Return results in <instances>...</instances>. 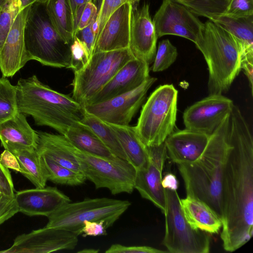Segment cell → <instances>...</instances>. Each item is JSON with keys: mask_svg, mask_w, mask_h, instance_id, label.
<instances>
[{"mask_svg": "<svg viewBox=\"0 0 253 253\" xmlns=\"http://www.w3.org/2000/svg\"><path fill=\"white\" fill-rule=\"evenodd\" d=\"M71 60L68 68L74 72L83 68L88 63L91 57L85 44L74 37V40L71 45Z\"/></svg>", "mask_w": 253, "mask_h": 253, "instance_id": "37", "label": "cell"}, {"mask_svg": "<svg viewBox=\"0 0 253 253\" xmlns=\"http://www.w3.org/2000/svg\"><path fill=\"white\" fill-rule=\"evenodd\" d=\"M18 212L15 195L6 194L0 190V225Z\"/></svg>", "mask_w": 253, "mask_h": 253, "instance_id": "39", "label": "cell"}, {"mask_svg": "<svg viewBox=\"0 0 253 253\" xmlns=\"http://www.w3.org/2000/svg\"><path fill=\"white\" fill-rule=\"evenodd\" d=\"M162 184L165 189L177 190L178 187V181L176 176L170 172L167 173L162 177Z\"/></svg>", "mask_w": 253, "mask_h": 253, "instance_id": "47", "label": "cell"}, {"mask_svg": "<svg viewBox=\"0 0 253 253\" xmlns=\"http://www.w3.org/2000/svg\"><path fill=\"white\" fill-rule=\"evenodd\" d=\"M229 139L222 177L220 237L224 249L233 252L253 234V138L235 105L230 114Z\"/></svg>", "mask_w": 253, "mask_h": 253, "instance_id": "1", "label": "cell"}, {"mask_svg": "<svg viewBox=\"0 0 253 253\" xmlns=\"http://www.w3.org/2000/svg\"><path fill=\"white\" fill-rule=\"evenodd\" d=\"M166 190L165 233L163 245L172 253H208L210 237L192 227L186 220L176 190Z\"/></svg>", "mask_w": 253, "mask_h": 253, "instance_id": "9", "label": "cell"}, {"mask_svg": "<svg viewBox=\"0 0 253 253\" xmlns=\"http://www.w3.org/2000/svg\"><path fill=\"white\" fill-rule=\"evenodd\" d=\"M21 3V9L29 6L34 3L40 2L45 3L46 0H20Z\"/></svg>", "mask_w": 253, "mask_h": 253, "instance_id": "48", "label": "cell"}, {"mask_svg": "<svg viewBox=\"0 0 253 253\" xmlns=\"http://www.w3.org/2000/svg\"><path fill=\"white\" fill-rule=\"evenodd\" d=\"M109 125L116 132L127 162L136 170L145 167L149 160L147 146L140 138L135 127Z\"/></svg>", "mask_w": 253, "mask_h": 253, "instance_id": "26", "label": "cell"}, {"mask_svg": "<svg viewBox=\"0 0 253 253\" xmlns=\"http://www.w3.org/2000/svg\"><path fill=\"white\" fill-rule=\"evenodd\" d=\"M21 10L20 0H5L0 10V50L16 17Z\"/></svg>", "mask_w": 253, "mask_h": 253, "instance_id": "33", "label": "cell"}, {"mask_svg": "<svg viewBox=\"0 0 253 253\" xmlns=\"http://www.w3.org/2000/svg\"><path fill=\"white\" fill-rule=\"evenodd\" d=\"M81 122L89 126L113 154L127 161L116 132L109 124L89 113L84 109Z\"/></svg>", "mask_w": 253, "mask_h": 253, "instance_id": "30", "label": "cell"}, {"mask_svg": "<svg viewBox=\"0 0 253 253\" xmlns=\"http://www.w3.org/2000/svg\"><path fill=\"white\" fill-rule=\"evenodd\" d=\"M149 65L135 58L129 60L86 105L102 102L135 89L150 77Z\"/></svg>", "mask_w": 253, "mask_h": 253, "instance_id": "17", "label": "cell"}, {"mask_svg": "<svg viewBox=\"0 0 253 253\" xmlns=\"http://www.w3.org/2000/svg\"><path fill=\"white\" fill-rule=\"evenodd\" d=\"M149 160L147 165L136 170L134 189L141 196L152 202L164 213L166 190L162 184V172L168 157L165 143L147 146Z\"/></svg>", "mask_w": 253, "mask_h": 253, "instance_id": "14", "label": "cell"}, {"mask_svg": "<svg viewBox=\"0 0 253 253\" xmlns=\"http://www.w3.org/2000/svg\"><path fill=\"white\" fill-rule=\"evenodd\" d=\"M94 20L87 26L77 31L75 34V37L85 44L91 56L93 52L96 39V34L93 28Z\"/></svg>", "mask_w": 253, "mask_h": 253, "instance_id": "42", "label": "cell"}, {"mask_svg": "<svg viewBox=\"0 0 253 253\" xmlns=\"http://www.w3.org/2000/svg\"><path fill=\"white\" fill-rule=\"evenodd\" d=\"M15 198L21 212L28 216L47 217L71 202L70 198L55 187L47 186L16 192Z\"/></svg>", "mask_w": 253, "mask_h": 253, "instance_id": "19", "label": "cell"}, {"mask_svg": "<svg viewBox=\"0 0 253 253\" xmlns=\"http://www.w3.org/2000/svg\"><path fill=\"white\" fill-rule=\"evenodd\" d=\"M30 6L18 14L0 50V70L2 77H12L29 61L24 28Z\"/></svg>", "mask_w": 253, "mask_h": 253, "instance_id": "18", "label": "cell"}, {"mask_svg": "<svg viewBox=\"0 0 253 253\" xmlns=\"http://www.w3.org/2000/svg\"><path fill=\"white\" fill-rule=\"evenodd\" d=\"M230 114L210 135L207 146L197 160L177 165L187 196L204 201L221 219L222 177L230 147Z\"/></svg>", "mask_w": 253, "mask_h": 253, "instance_id": "2", "label": "cell"}, {"mask_svg": "<svg viewBox=\"0 0 253 253\" xmlns=\"http://www.w3.org/2000/svg\"><path fill=\"white\" fill-rule=\"evenodd\" d=\"M16 158L21 169V173L37 188H43L47 179L44 174L40 156L36 149L17 144H8L3 147Z\"/></svg>", "mask_w": 253, "mask_h": 253, "instance_id": "27", "label": "cell"}, {"mask_svg": "<svg viewBox=\"0 0 253 253\" xmlns=\"http://www.w3.org/2000/svg\"><path fill=\"white\" fill-rule=\"evenodd\" d=\"M93 0H69L75 22V30L84 6L87 2Z\"/></svg>", "mask_w": 253, "mask_h": 253, "instance_id": "46", "label": "cell"}, {"mask_svg": "<svg viewBox=\"0 0 253 253\" xmlns=\"http://www.w3.org/2000/svg\"><path fill=\"white\" fill-rule=\"evenodd\" d=\"M24 41L28 60L55 68H68L71 45L57 33L47 13L45 3L30 6L24 28Z\"/></svg>", "mask_w": 253, "mask_h": 253, "instance_id": "5", "label": "cell"}, {"mask_svg": "<svg viewBox=\"0 0 253 253\" xmlns=\"http://www.w3.org/2000/svg\"><path fill=\"white\" fill-rule=\"evenodd\" d=\"M132 10L127 2L114 11L96 39L93 53L129 48Z\"/></svg>", "mask_w": 253, "mask_h": 253, "instance_id": "20", "label": "cell"}, {"mask_svg": "<svg viewBox=\"0 0 253 253\" xmlns=\"http://www.w3.org/2000/svg\"><path fill=\"white\" fill-rule=\"evenodd\" d=\"M0 163L5 168L21 173V169L15 156L5 149L0 155Z\"/></svg>", "mask_w": 253, "mask_h": 253, "instance_id": "45", "label": "cell"}, {"mask_svg": "<svg viewBox=\"0 0 253 253\" xmlns=\"http://www.w3.org/2000/svg\"><path fill=\"white\" fill-rule=\"evenodd\" d=\"M37 132L39 138L36 150L39 153L47 156L61 166L82 173L73 145L63 135Z\"/></svg>", "mask_w": 253, "mask_h": 253, "instance_id": "22", "label": "cell"}, {"mask_svg": "<svg viewBox=\"0 0 253 253\" xmlns=\"http://www.w3.org/2000/svg\"><path fill=\"white\" fill-rule=\"evenodd\" d=\"M177 55L176 47L168 39L160 41L154 57L152 71L158 72L167 69L175 62Z\"/></svg>", "mask_w": 253, "mask_h": 253, "instance_id": "34", "label": "cell"}, {"mask_svg": "<svg viewBox=\"0 0 253 253\" xmlns=\"http://www.w3.org/2000/svg\"><path fill=\"white\" fill-rule=\"evenodd\" d=\"M38 138L37 131L30 126L25 115L19 111L0 125V140L3 147L17 144L36 149Z\"/></svg>", "mask_w": 253, "mask_h": 253, "instance_id": "24", "label": "cell"}, {"mask_svg": "<svg viewBox=\"0 0 253 253\" xmlns=\"http://www.w3.org/2000/svg\"><path fill=\"white\" fill-rule=\"evenodd\" d=\"M5 0H0V10L3 6Z\"/></svg>", "mask_w": 253, "mask_h": 253, "instance_id": "50", "label": "cell"}, {"mask_svg": "<svg viewBox=\"0 0 253 253\" xmlns=\"http://www.w3.org/2000/svg\"><path fill=\"white\" fill-rule=\"evenodd\" d=\"M135 58L129 48L93 53L87 64L74 73L72 97L83 106L128 61Z\"/></svg>", "mask_w": 253, "mask_h": 253, "instance_id": "8", "label": "cell"}, {"mask_svg": "<svg viewBox=\"0 0 253 253\" xmlns=\"http://www.w3.org/2000/svg\"><path fill=\"white\" fill-rule=\"evenodd\" d=\"M234 104L222 94H210L187 108L183 114L185 128L211 135Z\"/></svg>", "mask_w": 253, "mask_h": 253, "instance_id": "15", "label": "cell"}, {"mask_svg": "<svg viewBox=\"0 0 253 253\" xmlns=\"http://www.w3.org/2000/svg\"><path fill=\"white\" fill-rule=\"evenodd\" d=\"M184 5L196 15L206 17L222 13L225 9L224 0H175Z\"/></svg>", "mask_w": 253, "mask_h": 253, "instance_id": "35", "label": "cell"}, {"mask_svg": "<svg viewBox=\"0 0 253 253\" xmlns=\"http://www.w3.org/2000/svg\"><path fill=\"white\" fill-rule=\"evenodd\" d=\"M206 18L230 32L247 49L253 51V15L235 17L217 13L208 15Z\"/></svg>", "mask_w": 253, "mask_h": 253, "instance_id": "29", "label": "cell"}, {"mask_svg": "<svg viewBox=\"0 0 253 253\" xmlns=\"http://www.w3.org/2000/svg\"><path fill=\"white\" fill-rule=\"evenodd\" d=\"M156 80V78L150 77L132 90L83 107L86 111L108 124L128 126L144 102L148 90Z\"/></svg>", "mask_w": 253, "mask_h": 253, "instance_id": "12", "label": "cell"}, {"mask_svg": "<svg viewBox=\"0 0 253 253\" xmlns=\"http://www.w3.org/2000/svg\"><path fill=\"white\" fill-rule=\"evenodd\" d=\"M196 46L208 65L210 94L227 92L241 70V57L253 54L232 34L209 20L204 23L202 37Z\"/></svg>", "mask_w": 253, "mask_h": 253, "instance_id": "4", "label": "cell"}, {"mask_svg": "<svg viewBox=\"0 0 253 253\" xmlns=\"http://www.w3.org/2000/svg\"><path fill=\"white\" fill-rule=\"evenodd\" d=\"M225 9L222 13L235 17L253 15V0H224Z\"/></svg>", "mask_w": 253, "mask_h": 253, "instance_id": "38", "label": "cell"}, {"mask_svg": "<svg viewBox=\"0 0 253 253\" xmlns=\"http://www.w3.org/2000/svg\"><path fill=\"white\" fill-rule=\"evenodd\" d=\"M17 90L6 77L0 78V125L17 112Z\"/></svg>", "mask_w": 253, "mask_h": 253, "instance_id": "32", "label": "cell"}, {"mask_svg": "<svg viewBox=\"0 0 253 253\" xmlns=\"http://www.w3.org/2000/svg\"><path fill=\"white\" fill-rule=\"evenodd\" d=\"M63 135L76 147L91 155L111 160L120 158L112 153L89 126L81 122L69 127Z\"/></svg>", "mask_w": 253, "mask_h": 253, "instance_id": "25", "label": "cell"}, {"mask_svg": "<svg viewBox=\"0 0 253 253\" xmlns=\"http://www.w3.org/2000/svg\"><path fill=\"white\" fill-rule=\"evenodd\" d=\"M45 5L57 33L71 45L75 37V22L69 0H46Z\"/></svg>", "mask_w": 253, "mask_h": 253, "instance_id": "28", "label": "cell"}, {"mask_svg": "<svg viewBox=\"0 0 253 253\" xmlns=\"http://www.w3.org/2000/svg\"><path fill=\"white\" fill-rule=\"evenodd\" d=\"M82 173L96 189L106 188L112 194H131L134 189L136 170L127 161L111 160L83 151L73 145Z\"/></svg>", "mask_w": 253, "mask_h": 253, "instance_id": "10", "label": "cell"}, {"mask_svg": "<svg viewBox=\"0 0 253 253\" xmlns=\"http://www.w3.org/2000/svg\"><path fill=\"white\" fill-rule=\"evenodd\" d=\"M168 252L146 246H126L115 244L112 245L106 253H163Z\"/></svg>", "mask_w": 253, "mask_h": 253, "instance_id": "40", "label": "cell"}, {"mask_svg": "<svg viewBox=\"0 0 253 253\" xmlns=\"http://www.w3.org/2000/svg\"><path fill=\"white\" fill-rule=\"evenodd\" d=\"M152 21L158 38L177 36L195 45L202 37L204 26L195 14L175 0H163Z\"/></svg>", "mask_w": 253, "mask_h": 253, "instance_id": "11", "label": "cell"}, {"mask_svg": "<svg viewBox=\"0 0 253 253\" xmlns=\"http://www.w3.org/2000/svg\"><path fill=\"white\" fill-rule=\"evenodd\" d=\"M99 251V249H84L80 251H78L79 253H97Z\"/></svg>", "mask_w": 253, "mask_h": 253, "instance_id": "49", "label": "cell"}, {"mask_svg": "<svg viewBox=\"0 0 253 253\" xmlns=\"http://www.w3.org/2000/svg\"><path fill=\"white\" fill-rule=\"evenodd\" d=\"M139 1V0H101L95 18V21L98 24V32L96 39L101 33L108 18L114 11L127 2L130 3L132 7H134Z\"/></svg>", "mask_w": 253, "mask_h": 253, "instance_id": "36", "label": "cell"}, {"mask_svg": "<svg viewBox=\"0 0 253 253\" xmlns=\"http://www.w3.org/2000/svg\"><path fill=\"white\" fill-rule=\"evenodd\" d=\"M78 235L72 232L45 226L17 236L12 245L0 253H47L73 250L77 246Z\"/></svg>", "mask_w": 253, "mask_h": 253, "instance_id": "13", "label": "cell"}, {"mask_svg": "<svg viewBox=\"0 0 253 253\" xmlns=\"http://www.w3.org/2000/svg\"><path fill=\"white\" fill-rule=\"evenodd\" d=\"M104 221H85L83 223L82 229L83 236H97L107 234Z\"/></svg>", "mask_w": 253, "mask_h": 253, "instance_id": "43", "label": "cell"}, {"mask_svg": "<svg viewBox=\"0 0 253 253\" xmlns=\"http://www.w3.org/2000/svg\"><path fill=\"white\" fill-rule=\"evenodd\" d=\"M210 135L186 128L173 131L164 142L168 156L177 165L193 163L202 155Z\"/></svg>", "mask_w": 253, "mask_h": 253, "instance_id": "21", "label": "cell"}, {"mask_svg": "<svg viewBox=\"0 0 253 253\" xmlns=\"http://www.w3.org/2000/svg\"><path fill=\"white\" fill-rule=\"evenodd\" d=\"M130 205L127 200L105 197L71 202L48 216L45 226L68 230L79 236L82 233L84 221L102 220L107 229L114 224Z\"/></svg>", "mask_w": 253, "mask_h": 253, "instance_id": "7", "label": "cell"}, {"mask_svg": "<svg viewBox=\"0 0 253 253\" xmlns=\"http://www.w3.org/2000/svg\"><path fill=\"white\" fill-rule=\"evenodd\" d=\"M177 97L178 91L172 84L161 85L143 106L135 127L146 146L161 144L174 131Z\"/></svg>", "mask_w": 253, "mask_h": 253, "instance_id": "6", "label": "cell"}, {"mask_svg": "<svg viewBox=\"0 0 253 253\" xmlns=\"http://www.w3.org/2000/svg\"><path fill=\"white\" fill-rule=\"evenodd\" d=\"M158 38L149 4L145 3L139 8L132 7L129 48L134 57L150 64L156 54Z\"/></svg>", "mask_w": 253, "mask_h": 253, "instance_id": "16", "label": "cell"}, {"mask_svg": "<svg viewBox=\"0 0 253 253\" xmlns=\"http://www.w3.org/2000/svg\"><path fill=\"white\" fill-rule=\"evenodd\" d=\"M183 214L192 227L208 233H218L222 222L218 215L205 202L187 196L180 199Z\"/></svg>", "mask_w": 253, "mask_h": 253, "instance_id": "23", "label": "cell"}, {"mask_svg": "<svg viewBox=\"0 0 253 253\" xmlns=\"http://www.w3.org/2000/svg\"><path fill=\"white\" fill-rule=\"evenodd\" d=\"M97 8L93 1L87 2L84 6L78 20L76 23L75 33L87 26L96 17Z\"/></svg>", "mask_w": 253, "mask_h": 253, "instance_id": "41", "label": "cell"}, {"mask_svg": "<svg viewBox=\"0 0 253 253\" xmlns=\"http://www.w3.org/2000/svg\"><path fill=\"white\" fill-rule=\"evenodd\" d=\"M39 154L47 180L55 184L76 186L82 185L87 180L83 173L61 166L44 155Z\"/></svg>", "mask_w": 253, "mask_h": 253, "instance_id": "31", "label": "cell"}, {"mask_svg": "<svg viewBox=\"0 0 253 253\" xmlns=\"http://www.w3.org/2000/svg\"><path fill=\"white\" fill-rule=\"evenodd\" d=\"M0 190L10 195H15V190L10 172L0 163Z\"/></svg>", "mask_w": 253, "mask_h": 253, "instance_id": "44", "label": "cell"}, {"mask_svg": "<svg viewBox=\"0 0 253 253\" xmlns=\"http://www.w3.org/2000/svg\"><path fill=\"white\" fill-rule=\"evenodd\" d=\"M15 86L18 111L31 116L37 125L50 127L64 135L81 122L84 107L69 95L42 84L36 75L20 79Z\"/></svg>", "mask_w": 253, "mask_h": 253, "instance_id": "3", "label": "cell"}]
</instances>
